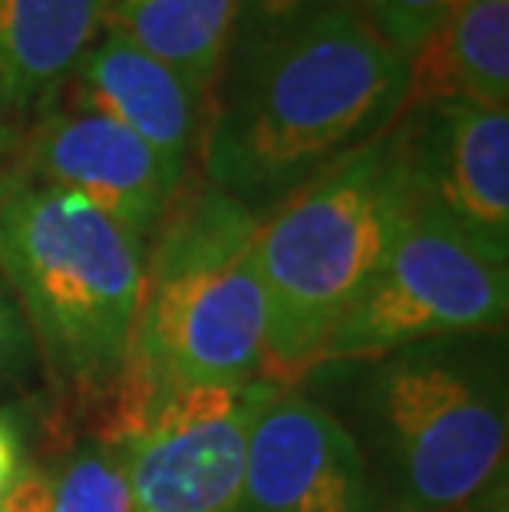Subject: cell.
Masks as SVG:
<instances>
[{
	"label": "cell",
	"instance_id": "1",
	"mask_svg": "<svg viewBox=\"0 0 509 512\" xmlns=\"http://www.w3.org/2000/svg\"><path fill=\"white\" fill-rule=\"evenodd\" d=\"M407 60L361 14L232 43L202 126V179L255 215L394 126Z\"/></svg>",
	"mask_w": 509,
	"mask_h": 512
},
{
	"label": "cell",
	"instance_id": "2",
	"mask_svg": "<svg viewBox=\"0 0 509 512\" xmlns=\"http://www.w3.org/2000/svg\"><path fill=\"white\" fill-rule=\"evenodd\" d=\"M265 285L258 215L202 176H182L146 245V281L113 413L179 387L262 380Z\"/></svg>",
	"mask_w": 509,
	"mask_h": 512
},
{
	"label": "cell",
	"instance_id": "3",
	"mask_svg": "<svg viewBox=\"0 0 509 512\" xmlns=\"http://www.w3.org/2000/svg\"><path fill=\"white\" fill-rule=\"evenodd\" d=\"M0 275L50 384L113 400L133 351L146 245L90 202L0 162Z\"/></svg>",
	"mask_w": 509,
	"mask_h": 512
},
{
	"label": "cell",
	"instance_id": "4",
	"mask_svg": "<svg viewBox=\"0 0 509 512\" xmlns=\"http://www.w3.org/2000/svg\"><path fill=\"white\" fill-rule=\"evenodd\" d=\"M404 215L391 129L258 215L262 380L285 387L318 370L331 331L384 265Z\"/></svg>",
	"mask_w": 509,
	"mask_h": 512
},
{
	"label": "cell",
	"instance_id": "5",
	"mask_svg": "<svg viewBox=\"0 0 509 512\" xmlns=\"http://www.w3.org/2000/svg\"><path fill=\"white\" fill-rule=\"evenodd\" d=\"M357 437L387 512H463L506 486V370L476 337L371 361Z\"/></svg>",
	"mask_w": 509,
	"mask_h": 512
},
{
	"label": "cell",
	"instance_id": "6",
	"mask_svg": "<svg viewBox=\"0 0 509 512\" xmlns=\"http://www.w3.org/2000/svg\"><path fill=\"white\" fill-rule=\"evenodd\" d=\"M509 265H496L457 228L410 209L384 265L331 331L318 367L371 364L407 347L503 334Z\"/></svg>",
	"mask_w": 509,
	"mask_h": 512
},
{
	"label": "cell",
	"instance_id": "7",
	"mask_svg": "<svg viewBox=\"0 0 509 512\" xmlns=\"http://www.w3.org/2000/svg\"><path fill=\"white\" fill-rule=\"evenodd\" d=\"M275 384L179 387L113 413L133 512H242L248 430Z\"/></svg>",
	"mask_w": 509,
	"mask_h": 512
},
{
	"label": "cell",
	"instance_id": "8",
	"mask_svg": "<svg viewBox=\"0 0 509 512\" xmlns=\"http://www.w3.org/2000/svg\"><path fill=\"white\" fill-rule=\"evenodd\" d=\"M410 209L509 265V110L470 100L404 106L391 126Z\"/></svg>",
	"mask_w": 509,
	"mask_h": 512
},
{
	"label": "cell",
	"instance_id": "9",
	"mask_svg": "<svg viewBox=\"0 0 509 512\" xmlns=\"http://www.w3.org/2000/svg\"><path fill=\"white\" fill-rule=\"evenodd\" d=\"M10 156V169L90 202L143 245L153 242L186 176L129 129L60 100L30 116Z\"/></svg>",
	"mask_w": 509,
	"mask_h": 512
},
{
	"label": "cell",
	"instance_id": "10",
	"mask_svg": "<svg viewBox=\"0 0 509 512\" xmlns=\"http://www.w3.org/2000/svg\"><path fill=\"white\" fill-rule=\"evenodd\" d=\"M242 512H387L357 433L301 390L275 387L248 430Z\"/></svg>",
	"mask_w": 509,
	"mask_h": 512
},
{
	"label": "cell",
	"instance_id": "11",
	"mask_svg": "<svg viewBox=\"0 0 509 512\" xmlns=\"http://www.w3.org/2000/svg\"><path fill=\"white\" fill-rule=\"evenodd\" d=\"M53 100L106 116L186 172L202 136L205 100L182 76L116 30H103Z\"/></svg>",
	"mask_w": 509,
	"mask_h": 512
},
{
	"label": "cell",
	"instance_id": "12",
	"mask_svg": "<svg viewBox=\"0 0 509 512\" xmlns=\"http://www.w3.org/2000/svg\"><path fill=\"white\" fill-rule=\"evenodd\" d=\"M113 0H0V123L20 136L103 34Z\"/></svg>",
	"mask_w": 509,
	"mask_h": 512
},
{
	"label": "cell",
	"instance_id": "13",
	"mask_svg": "<svg viewBox=\"0 0 509 512\" xmlns=\"http://www.w3.org/2000/svg\"><path fill=\"white\" fill-rule=\"evenodd\" d=\"M404 106L470 100L509 110V0H470L414 57Z\"/></svg>",
	"mask_w": 509,
	"mask_h": 512
},
{
	"label": "cell",
	"instance_id": "14",
	"mask_svg": "<svg viewBox=\"0 0 509 512\" xmlns=\"http://www.w3.org/2000/svg\"><path fill=\"white\" fill-rule=\"evenodd\" d=\"M103 30L153 53L209 106L232 50L235 0H113Z\"/></svg>",
	"mask_w": 509,
	"mask_h": 512
},
{
	"label": "cell",
	"instance_id": "15",
	"mask_svg": "<svg viewBox=\"0 0 509 512\" xmlns=\"http://www.w3.org/2000/svg\"><path fill=\"white\" fill-rule=\"evenodd\" d=\"M53 512H133L123 463L110 443L73 450L50 476Z\"/></svg>",
	"mask_w": 509,
	"mask_h": 512
},
{
	"label": "cell",
	"instance_id": "16",
	"mask_svg": "<svg viewBox=\"0 0 509 512\" xmlns=\"http://www.w3.org/2000/svg\"><path fill=\"white\" fill-rule=\"evenodd\" d=\"M470 0H364V20L374 34L410 60Z\"/></svg>",
	"mask_w": 509,
	"mask_h": 512
},
{
	"label": "cell",
	"instance_id": "17",
	"mask_svg": "<svg viewBox=\"0 0 509 512\" xmlns=\"http://www.w3.org/2000/svg\"><path fill=\"white\" fill-rule=\"evenodd\" d=\"M341 14L364 17V0H235L232 43L278 37L288 34V30L308 27L314 20Z\"/></svg>",
	"mask_w": 509,
	"mask_h": 512
},
{
	"label": "cell",
	"instance_id": "18",
	"mask_svg": "<svg viewBox=\"0 0 509 512\" xmlns=\"http://www.w3.org/2000/svg\"><path fill=\"white\" fill-rule=\"evenodd\" d=\"M30 361H34V344H30L14 294H10L4 275H0V380L20 377L30 367Z\"/></svg>",
	"mask_w": 509,
	"mask_h": 512
},
{
	"label": "cell",
	"instance_id": "19",
	"mask_svg": "<svg viewBox=\"0 0 509 512\" xmlns=\"http://www.w3.org/2000/svg\"><path fill=\"white\" fill-rule=\"evenodd\" d=\"M27 427L17 410L0 407V499L27 473Z\"/></svg>",
	"mask_w": 509,
	"mask_h": 512
},
{
	"label": "cell",
	"instance_id": "20",
	"mask_svg": "<svg viewBox=\"0 0 509 512\" xmlns=\"http://www.w3.org/2000/svg\"><path fill=\"white\" fill-rule=\"evenodd\" d=\"M0 512H53L50 473L37 470V466H27V473L0 499Z\"/></svg>",
	"mask_w": 509,
	"mask_h": 512
},
{
	"label": "cell",
	"instance_id": "21",
	"mask_svg": "<svg viewBox=\"0 0 509 512\" xmlns=\"http://www.w3.org/2000/svg\"><path fill=\"white\" fill-rule=\"evenodd\" d=\"M14 143H17V133H14L10 126L0 123V162H7V156H10V149H14Z\"/></svg>",
	"mask_w": 509,
	"mask_h": 512
}]
</instances>
